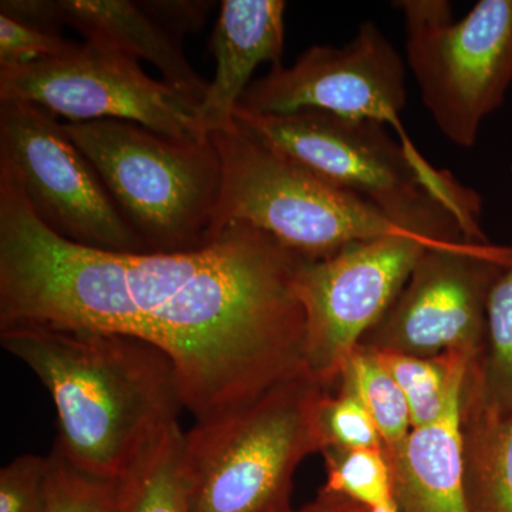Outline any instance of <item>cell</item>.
Wrapping results in <instances>:
<instances>
[{
  "label": "cell",
  "mask_w": 512,
  "mask_h": 512,
  "mask_svg": "<svg viewBox=\"0 0 512 512\" xmlns=\"http://www.w3.org/2000/svg\"><path fill=\"white\" fill-rule=\"evenodd\" d=\"M252 136L322 180L375 205L397 228L434 242L488 241L480 195L393 140L386 124L320 110H235Z\"/></svg>",
  "instance_id": "cell-3"
},
{
  "label": "cell",
  "mask_w": 512,
  "mask_h": 512,
  "mask_svg": "<svg viewBox=\"0 0 512 512\" xmlns=\"http://www.w3.org/2000/svg\"><path fill=\"white\" fill-rule=\"evenodd\" d=\"M319 427L325 448L343 450H382L383 440L375 421L360 402L355 390L338 382L326 394L319 410ZM322 450V451H323ZM320 451V453H322Z\"/></svg>",
  "instance_id": "cell-22"
},
{
  "label": "cell",
  "mask_w": 512,
  "mask_h": 512,
  "mask_svg": "<svg viewBox=\"0 0 512 512\" xmlns=\"http://www.w3.org/2000/svg\"><path fill=\"white\" fill-rule=\"evenodd\" d=\"M49 460L23 454L0 471V512H46Z\"/></svg>",
  "instance_id": "cell-25"
},
{
  "label": "cell",
  "mask_w": 512,
  "mask_h": 512,
  "mask_svg": "<svg viewBox=\"0 0 512 512\" xmlns=\"http://www.w3.org/2000/svg\"><path fill=\"white\" fill-rule=\"evenodd\" d=\"M141 3L154 19L181 40L187 33L201 30L210 9V2H187V0L157 2L156 0V2Z\"/></svg>",
  "instance_id": "cell-26"
},
{
  "label": "cell",
  "mask_w": 512,
  "mask_h": 512,
  "mask_svg": "<svg viewBox=\"0 0 512 512\" xmlns=\"http://www.w3.org/2000/svg\"><path fill=\"white\" fill-rule=\"evenodd\" d=\"M396 6L406 20L407 64L424 106L451 143L473 147L512 83V0H480L457 22L446 0Z\"/></svg>",
  "instance_id": "cell-7"
},
{
  "label": "cell",
  "mask_w": 512,
  "mask_h": 512,
  "mask_svg": "<svg viewBox=\"0 0 512 512\" xmlns=\"http://www.w3.org/2000/svg\"><path fill=\"white\" fill-rule=\"evenodd\" d=\"M370 512H399L397 511L396 504L384 505V507H377L370 510Z\"/></svg>",
  "instance_id": "cell-29"
},
{
  "label": "cell",
  "mask_w": 512,
  "mask_h": 512,
  "mask_svg": "<svg viewBox=\"0 0 512 512\" xmlns=\"http://www.w3.org/2000/svg\"><path fill=\"white\" fill-rule=\"evenodd\" d=\"M63 127L151 252L194 251L214 241L222 165L211 137L175 140L123 120Z\"/></svg>",
  "instance_id": "cell-5"
},
{
  "label": "cell",
  "mask_w": 512,
  "mask_h": 512,
  "mask_svg": "<svg viewBox=\"0 0 512 512\" xmlns=\"http://www.w3.org/2000/svg\"><path fill=\"white\" fill-rule=\"evenodd\" d=\"M333 387L308 369L184 431L187 512H286L293 477L323 450L319 410Z\"/></svg>",
  "instance_id": "cell-4"
},
{
  "label": "cell",
  "mask_w": 512,
  "mask_h": 512,
  "mask_svg": "<svg viewBox=\"0 0 512 512\" xmlns=\"http://www.w3.org/2000/svg\"><path fill=\"white\" fill-rule=\"evenodd\" d=\"M406 67L373 22L362 23L343 47L312 46L291 67L276 66L249 84L238 109L258 114L320 110L396 128L400 143L419 154L400 124L406 106Z\"/></svg>",
  "instance_id": "cell-12"
},
{
  "label": "cell",
  "mask_w": 512,
  "mask_h": 512,
  "mask_svg": "<svg viewBox=\"0 0 512 512\" xmlns=\"http://www.w3.org/2000/svg\"><path fill=\"white\" fill-rule=\"evenodd\" d=\"M0 165L15 175L33 214L60 238L99 251L151 252L55 114L0 101Z\"/></svg>",
  "instance_id": "cell-8"
},
{
  "label": "cell",
  "mask_w": 512,
  "mask_h": 512,
  "mask_svg": "<svg viewBox=\"0 0 512 512\" xmlns=\"http://www.w3.org/2000/svg\"><path fill=\"white\" fill-rule=\"evenodd\" d=\"M284 0H224L211 36L217 72L197 107L204 133L231 126L256 67L281 66L285 43Z\"/></svg>",
  "instance_id": "cell-13"
},
{
  "label": "cell",
  "mask_w": 512,
  "mask_h": 512,
  "mask_svg": "<svg viewBox=\"0 0 512 512\" xmlns=\"http://www.w3.org/2000/svg\"><path fill=\"white\" fill-rule=\"evenodd\" d=\"M0 101L35 104L67 123L123 120L183 141L207 140L197 107L138 60L84 43L69 56L0 67Z\"/></svg>",
  "instance_id": "cell-11"
},
{
  "label": "cell",
  "mask_w": 512,
  "mask_h": 512,
  "mask_svg": "<svg viewBox=\"0 0 512 512\" xmlns=\"http://www.w3.org/2000/svg\"><path fill=\"white\" fill-rule=\"evenodd\" d=\"M6 352L46 387L57 451L74 467L119 480L185 409L173 360L151 343L103 330L0 328Z\"/></svg>",
  "instance_id": "cell-2"
},
{
  "label": "cell",
  "mask_w": 512,
  "mask_h": 512,
  "mask_svg": "<svg viewBox=\"0 0 512 512\" xmlns=\"http://www.w3.org/2000/svg\"><path fill=\"white\" fill-rule=\"evenodd\" d=\"M463 406L498 419L512 417V245L510 261L488 296L484 349L468 367Z\"/></svg>",
  "instance_id": "cell-16"
},
{
  "label": "cell",
  "mask_w": 512,
  "mask_h": 512,
  "mask_svg": "<svg viewBox=\"0 0 512 512\" xmlns=\"http://www.w3.org/2000/svg\"><path fill=\"white\" fill-rule=\"evenodd\" d=\"M463 389L454 394L439 420L413 429L399 447L383 448L397 511L471 512L461 417Z\"/></svg>",
  "instance_id": "cell-14"
},
{
  "label": "cell",
  "mask_w": 512,
  "mask_h": 512,
  "mask_svg": "<svg viewBox=\"0 0 512 512\" xmlns=\"http://www.w3.org/2000/svg\"><path fill=\"white\" fill-rule=\"evenodd\" d=\"M46 512H111L117 483L74 467L52 448L49 456Z\"/></svg>",
  "instance_id": "cell-23"
},
{
  "label": "cell",
  "mask_w": 512,
  "mask_h": 512,
  "mask_svg": "<svg viewBox=\"0 0 512 512\" xmlns=\"http://www.w3.org/2000/svg\"><path fill=\"white\" fill-rule=\"evenodd\" d=\"M375 421L383 448L399 447L412 433L409 403L399 383L370 350L357 348L340 373Z\"/></svg>",
  "instance_id": "cell-20"
},
{
  "label": "cell",
  "mask_w": 512,
  "mask_h": 512,
  "mask_svg": "<svg viewBox=\"0 0 512 512\" xmlns=\"http://www.w3.org/2000/svg\"><path fill=\"white\" fill-rule=\"evenodd\" d=\"M510 258L511 247L490 241L431 245L357 348L417 357L461 352L477 362L488 296Z\"/></svg>",
  "instance_id": "cell-10"
},
{
  "label": "cell",
  "mask_w": 512,
  "mask_h": 512,
  "mask_svg": "<svg viewBox=\"0 0 512 512\" xmlns=\"http://www.w3.org/2000/svg\"><path fill=\"white\" fill-rule=\"evenodd\" d=\"M370 352L375 353L403 390L413 429L429 426L443 416L454 394L463 389L468 367L476 363L473 357L461 352L436 357Z\"/></svg>",
  "instance_id": "cell-19"
},
{
  "label": "cell",
  "mask_w": 512,
  "mask_h": 512,
  "mask_svg": "<svg viewBox=\"0 0 512 512\" xmlns=\"http://www.w3.org/2000/svg\"><path fill=\"white\" fill-rule=\"evenodd\" d=\"M180 423L161 434L119 478L111 512H187Z\"/></svg>",
  "instance_id": "cell-18"
},
{
  "label": "cell",
  "mask_w": 512,
  "mask_h": 512,
  "mask_svg": "<svg viewBox=\"0 0 512 512\" xmlns=\"http://www.w3.org/2000/svg\"><path fill=\"white\" fill-rule=\"evenodd\" d=\"M210 137L222 165L215 238L229 225H249L315 261L353 242L403 231L375 205L322 180L235 119Z\"/></svg>",
  "instance_id": "cell-6"
},
{
  "label": "cell",
  "mask_w": 512,
  "mask_h": 512,
  "mask_svg": "<svg viewBox=\"0 0 512 512\" xmlns=\"http://www.w3.org/2000/svg\"><path fill=\"white\" fill-rule=\"evenodd\" d=\"M0 15L53 32H59L56 0H2Z\"/></svg>",
  "instance_id": "cell-27"
},
{
  "label": "cell",
  "mask_w": 512,
  "mask_h": 512,
  "mask_svg": "<svg viewBox=\"0 0 512 512\" xmlns=\"http://www.w3.org/2000/svg\"><path fill=\"white\" fill-rule=\"evenodd\" d=\"M466 488L471 512H512V417L463 406Z\"/></svg>",
  "instance_id": "cell-17"
},
{
  "label": "cell",
  "mask_w": 512,
  "mask_h": 512,
  "mask_svg": "<svg viewBox=\"0 0 512 512\" xmlns=\"http://www.w3.org/2000/svg\"><path fill=\"white\" fill-rule=\"evenodd\" d=\"M326 483L319 491L343 495L369 510L393 505L392 473L382 450L325 448Z\"/></svg>",
  "instance_id": "cell-21"
},
{
  "label": "cell",
  "mask_w": 512,
  "mask_h": 512,
  "mask_svg": "<svg viewBox=\"0 0 512 512\" xmlns=\"http://www.w3.org/2000/svg\"><path fill=\"white\" fill-rule=\"evenodd\" d=\"M286 512H370L365 505L356 503L343 495L329 494L319 491L318 497L312 503L306 504L299 510Z\"/></svg>",
  "instance_id": "cell-28"
},
{
  "label": "cell",
  "mask_w": 512,
  "mask_h": 512,
  "mask_svg": "<svg viewBox=\"0 0 512 512\" xmlns=\"http://www.w3.org/2000/svg\"><path fill=\"white\" fill-rule=\"evenodd\" d=\"M57 19L80 33L90 45L147 60L163 74L164 83L195 107L210 83L192 69L181 39L154 19L141 2L130 0H56Z\"/></svg>",
  "instance_id": "cell-15"
},
{
  "label": "cell",
  "mask_w": 512,
  "mask_h": 512,
  "mask_svg": "<svg viewBox=\"0 0 512 512\" xmlns=\"http://www.w3.org/2000/svg\"><path fill=\"white\" fill-rule=\"evenodd\" d=\"M431 245L437 244L399 231L303 262L295 292L305 312L303 362L308 372L336 389L349 357L389 311Z\"/></svg>",
  "instance_id": "cell-9"
},
{
  "label": "cell",
  "mask_w": 512,
  "mask_h": 512,
  "mask_svg": "<svg viewBox=\"0 0 512 512\" xmlns=\"http://www.w3.org/2000/svg\"><path fill=\"white\" fill-rule=\"evenodd\" d=\"M305 261L244 224L173 254L80 247L42 224L0 165V328L93 329L151 343L173 360L195 420L306 369L295 292Z\"/></svg>",
  "instance_id": "cell-1"
},
{
  "label": "cell",
  "mask_w": 512,
  "mask_h": 512,
  "mask_svg": "<svg viewBox=\"0 0 512 512\" xmlns=\"http://www.w3.org/2000/svg\"><path fill=\"white\" fill-rule=\"evenodd\" d=\"M79 43L53 32L0 15V67L19 66L69 56Z\"/></svg>",
  "instance_id": "cell-24"
}]
</instances>
